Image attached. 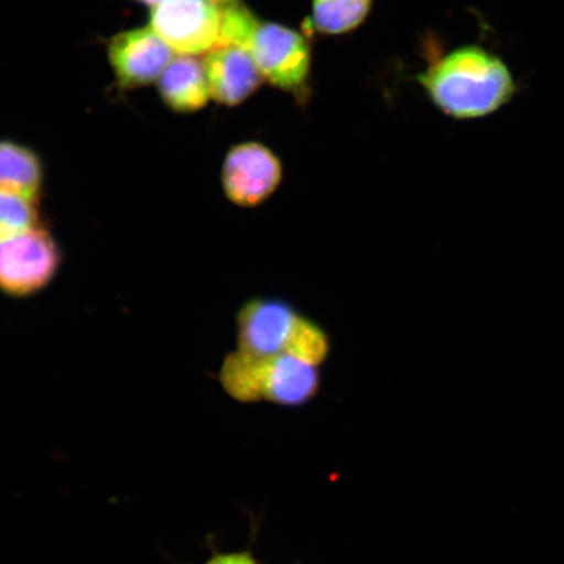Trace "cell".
<instances>
[{
    "mask_svg": "<svg viewBox=\"0 0 564 564\" xmlns=\"http://www.w3.org/2000/svg\"><path fill=\"white\" fill-rule=\"evenodd\" d=\"M263 80L286 91H301L306 86L312 65V51L302 34L276 23H260L245 45Z\"/></svg>",
    "mask_w": 564,
    "mask_h": 564,
    "instance_id": "8992f818",
    "label": "cell"
},
{
    "mask_svg": "<svg viewBox=\"0 0 564 564\" xmlns=\"http://www.w3.org/2000/svg\"><path fill=\"white\" fill-rule=\"evenodd\" d=\"M218 382L228 397L242 404L271 403L300 408L322 388L319 368L289 356H250L230 351L224 357Z\"/></svg>",
    "mask_w": 564,
    "mask_h": 564,
    "instance_id": "3957f363",
    "label": "cell"
},
{
    "mask_svg": "<svg viewBox=\"0 0 564 564\" xmlns=\"http://www.w3.org/2000/svg\"><path fill=\"white\" fill-rule=\"evenodd\" d=\"M158 88L162 102L175 112L200 110L210 98L206 70L196 55H174Z\"/></svg>",
    "mask_w": 564,
    "mask_h": 564,
    "instance_id": "30bf717a",
    "label": "cell"
},
{
    "mask_svg": "<svg viewBox=\"0 0 564 564\" xmlns=\"http://www.w3.org/2000/svg\"><path fill=\"white\" fill-rule=\"evenodd\" d=\"M220 182L231 206L258 209L279 192L284 182V165L271 148L245 141L232 145L225 156Z\"/></svg>",
    "mask_w": 564,
    "mask_h": 564,
    "instance_id": "5b68a950",
    "label": "cell"
},
{
    "mask_svg": "<svg viewBox=\"0 0 564 564\" xmlns=\"http://www.w3.org/2000/svg\"><path fill=\"white\" fill-rule=\"evenodd\" d=\"M150 26L174 54L199 55L220 40L221 9L210 0H165L152 7Z\"/></svg>",
    "mask_w": 564,
    "mask_h": 564,
    "instance_id": "52a82bcc",
    "label": "cell"
},
{
    "mask_svg": "<svg viewBox=\"0 0 564 564\" xmlns=\"http://www.w3.org/2000/svg\"><path fill=\"white\" fill-rule=\"evenodd\" d=\"M41 224L44 221L40 202L0 189V243L23 236Z\"/></svg>",
    "mask_w": 564,
    "mask_h": 564,
    "instance_id": "4fadbf2b",
    "label": "cell"
},
{
    "mask_svg": "<svg viewBox=\"0 0 564 564\" xmlns=\"http://www.w3.org/2000/svg\"><path fill=\"white\" fill-rule=\"evenodd\" d=\"M372 0H313V26L323 34L357 30L371 10Z\"/></svg>",
    "mask_w": 564,
    "mask_h": 564,
    "instance_id": "7c38bea8",
    "label": "cell"
},
{
    "mask_svg": "<svg viewBox=\"0 0 564 564\" xmlns=\"http://www.w3.org/2000/svg\"><path fill=\"white\" fill-rule=\"evenodd\" d=\"M210 98L223 105L242 104L263 82L249 51L238 45H217L204 56Z\"/></svg>",
    "mask_w": 564,
    "mask_h": 564,
    "instance_id": "9c48e42d",
    "label": "cell"
},
{
    "mask_svg": "<svg viewBox=\"0 0 564 564\" xmlns=\"http://www.w3.org/2000/svg\"><path fill=\"white\" fill-rule=\"evenodd\" d=\"M238 351L250 356H289L321 368L333 351L327 329L292 302L278 297H252L236 315Z\"/></svg>",
    "mask_w": 564,
    "mask_h": 564,
    "instance_id": "7a4b0ae2",
    "label": "cell"
},
{
    "mask_svg": "<svg viewBox=\"0 0 564 564\" xmlns=\"http://www.w3.org/2000/svg\"><path fill=\"white\" fill-rule=\"evenodd\" d=\"M415 79L435 108L455 121L496 115L519 91L505 61L477 45L436 56Z\"/></svg>",
    "mask_w": 564,
    "mask_h": 564,
    "instance_id": "6da1fadb",
    "label": "cell"
},
{
    "mask_svg": "<svg viewBox=\"0 0 564 564\" xmlns=\"http://www.w3.org/2000/svg\"><path fill=\"white\" fill-rule=\"evenodd\" d=\"M206 564H259L250 553L218 554Z\"/></svg>",
    "mask_w": 564,
    "mask_h": 564,
    "instance_id": "5bb4252c",
    "label": "cell"
},
{
    "mask_svg": "<svg viewBox=\"0 0 564 564\" xmlns=\"http://www.w3.org/2000/svg\"><path fill=\"white\" fill-rule=\"evenodd\" d=\"M106 56L117 86L135 90L158 83L174 52L147 25L112 34L106 42Z\"/></svg>",
    "mask_w": 564,
    "mask_h": 564,
    "instance_id": "ba28073f",
    "label": "cell"
},
{
    "mask_svg": "<svg viewBox=\"0 0 564 564\" xmlns=\"http://www.w3.org/2000/svg\"><path fill=\"white\" fill-rule=\"evenodd\" d=\"M46 166L34 148L15 139H0V189L41 202Z\"/></svg>",
    "mask_w": 564,
    "mask_h": 564,
    "instance_id": "8fae6325",
    "label": "cell"
},
{
    "mask_svg": "<svg viewBox=\"0 0 564 564\" xmlns=\"http://www.w3.org/2000/svg\"><path fill=\"white\" fill-rule=\"evenodd\" d=\"M63 262L65 252L45 224L0 243V294L26 300L45 292L58 278Z\"/></svg>",
    "mask_w": 564,
    "mask_h": 564,
    "instance_id": "277c9868",
    "label": "cell"
},
{
    "mask_svg": "<svg viewBox=\"0 0 564 564\" xmlns=\"http://www.w3.org/2000/svg\"><path fill=\"white\" fill-rule=\"evenodd\" d=\"M210 2L223 7V6L236 3L237 0H210Z\"/></svg>",
    "mask_w": 564,
    "mask_h": 564,
    "instance_id": "2e32d148",
    "label": "cell"
},
{
    "mask_svg": "<svg viewBox=\"0 0 564 564\" xmlns=\"http://www.w3.org/2000/svg\"><path fill=\"white\" fill-rule=\"evenodd\" d=\"M137 2H139L141 4L150 6L152 9V7L158 6L162 2H165V0H137Z\"/></svg>",
    "mask_w": 564,
    "mask_h": 564,
    "instance_id": "9a60e30c",
    "label": "cell"
}]
</instances>
